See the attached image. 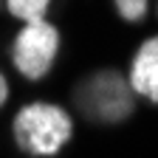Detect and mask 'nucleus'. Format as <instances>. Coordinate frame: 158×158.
I'll return each mask as SVG.
<instances>
[{
  "instance_id": "5",
  "label": "nucleus",
  "mask_w": 158,
  "mask_h": 158,
  "mask_svg": "<svg viewBox=\"0 0 158 158\" xmlns=\"http://www.w3.org/2000/svg\"><path fill=\"white\" fill-rule=\"evenodd\" d=\"M6 6L17 20L37 23V20H45V11L51 6V0H6Z\"/></svg>"
},
{
  "instance_id": "6",
  "label": "nucleus",
  "mask_w": 158,
  "mask_h": 158,
  "mask_svg": "<svg viewBox=\"0 0 158 158\" xmlns=\"http://www.w3.org/2000/svg\"><path fill=\"white\" fill-rule=\"evenodd\" d=\"M116 11L122 14L127 23H138L144 14H147V0H113Z\"/></svg>"
},
{
  "instance_id": "2",
  "label": "nucleus",
  "mask_w": 158,
  "mask_h": 158,
  "mask_svg": "<svg viewBox=\"0 0 158 158\" xmlns=\"http://www.w3.org/2000/svg\"><path fill=\"white\" fill-rule=\"evenodd\" d=\"M130 79L116 71H99L76 88V107L96 124H118L133 113Z\"/></svg>"
},
{
  "instance_id": "4",
  "label": "nucleus",
  "mask_w": 158,
  "mask_h": 158,
  "mask_svg": "<svg viewBox=\"0 0 158 158\" xmlns=\"http://www.w3.org/2000/svg\"><path fill=\"white\" fill-rule=\"evenodd\" d=\"M130 88L158 105V37L147 40V43L135 51L133 65H130Z\"/></svg>"
},
{
  "instance_id": "1",
  "label": "nucleus",
  "mask_w": 158,
  "mask_h": 158,
  "mask_svg": "<svg viewBox=\"0 0 158 158\" xmlns=\"http://www.w3.org/2000/svg\"><path fill=\"white\" fill-rule=\"evenodd\" d=\"M71 133H73L71 116L51 102H31L14 116L17 147L37 158L56 155L71 141Z\"/></svg>"
},
{
  "instance_id": "3",
  "label": "nucleus",
  "mask_w": 158,
  "mask_h": 158,
  "mask_svg": "<svg viewBox=\"0 0 158 158\" xmlns=\"http://www.w3.org/2000/svg\"><path fill=\"white\" fill-rule=\"evenodd\" d=\"M56 51L59 31L45 20H37V23H26L17 31L11 43V62L26 79H43L54 65Z\"/></svg>"
},
{
  "instance_id": "7",
  "label": "nucleus",
  "mask_w": 158,
  "mask_h": 158,
  "mask_svg": "<svg viewBox=\"0 0 158 158\" xmlns=\"http://www.w3.org/2000/svg\"><path fill=\"white\" fill-rule=\"evenodd\" d=\"M6 96H9V82H6V76L0 73V107H3V102H6Z\"/></svg>"
}]
</instances>
